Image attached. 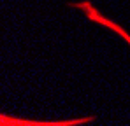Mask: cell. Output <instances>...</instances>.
Returning <instances> with one entry per match:
<instances>
[{"label": "cell", "mask_w": 130, "mask_h": 126, "mask_svg": "<svg viewBox=\"0 0 130 126\" xmlns=\"http://www.w3.org/2000/svg\"><path fill=\"white\" fill-rule=\"evenodd\" d=\"M93 121V117H86V119H76V121H60V123H37V121H21L16 117H5L2 116V124H79V123H88Z\"/></svg>", "instance_id": "2"}, {"label": "cell", "mask_w": 130, "mask_h": 126, "mask_svg": "<svg viewBox=\"0 0 130 126\" xmlns=\"http://www.w3.org/2000/svg\"><path fill=\"white\" fill-rule=\"evenodd\" d=\"M70 7H77V9H83L85 12H86V16H88V19H91V21H97L99 25H102V26H107V28H111V30H114L116 33H120L125 40L130 44V35L121 28V26H118L116 23H112V21H109L106 19L104 16H100V12L90 4V2H81V4H70Z\"/></svg>", "instance_id": "1"}]
</instances>
